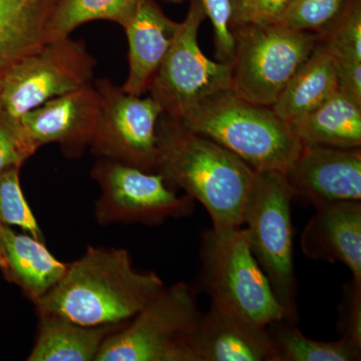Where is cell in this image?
<instances>
[{
  "instance_id": "cell-1",
  "label": "cell",
  "mask_w": 361,
  "mask_h": 361,
  "mask_svg": "<svg viewBox=\"0 0 361 361\" xmlns=\"http://www.w3.org/2000/svg\"><path fill=\"white\" fill-rule=\"evenodd\" d=\"M156 173L172 189L198 201L212 228L241 227L247 198L256 172L220 144L188 129L177 118L161 114L157 126Z\"/></svg>"
},
{
  "instance_id": "cell-2",
  "label": "cell",
  "mask_w": 361,
  "mask_h": 361,
  "mask_svg": "<svg viewBox=\"0 0 361 361\" xmlns=\"http://www.w3.org/2000/svg\"><path fill=\"white\" fill-rule=\"evenodd\" d=\"M165 286L157 273L135 269L125 249L89 247L35 307L85 326L125 324Z\"/></svg>"
},
{
  "instance_id": "cell-3",
  "label": "cell",
  "mask_w": 361,
  "mask_h": 361,
  "mask_svg": "<svg viewBox=\"0 0 361 361\" xmlns=\"http://www.w3.org/2000/svg\"><path fill=\"white\" fill-rule=\"evenodd\" d=\"M213 140L255 172L286 173L302 144L270 106L242 99L232 89L207 97L180 121Z\"/></svg>"
},
{
  "instance_id": "cell-4",
  "label": "cell",
  "mask_w": 361,
  "mask_h": 361,
  "mask_svg": "<svg viewBox=\"0 0 361 361\" xmlns=\"http://www.w3.org/2000/svg\"><path fill=\"white\" fill-rule=\"evenodd\" d=\"M199 258L197 284L211 302L261 327L287 320L284 308L252 254L245 228L203 230Z\"/></svg>"
},
{
  "instance_id": "cell-5",
  "label": "cell",
  "mask_w": 361,
  "mask_h": 361,
  "mask_svg": "<svg viewBox=\"0 0 361 361\" xmlns=\"http://www.w3.org/2000/svg\"><path fill=\"white\" fill-rule=\"evenodd\" d=\"M202 313L194 287L185 282L165 286L106 337L96 361H198L193 336Z\"/></svg>"
},
{
  "instance_id": "cell-6",
  "label": "cell",
  "mask_w": 361,
  "mask_h": 361,
  "mask_svg": "<svg viewBox=\"0 0 361 361\" xmlns=\"http://www.w3.org/2000/svg\"><path fill=\"white\" fill-rule=\"evenodd\" d=\"M285 173L256 172L242 222L249 246L271 288L286 312L287 320H298L294 270L291 204L295 198Z\"/></svg>"
},
{
  "instance_id": "cell-7",
  "label": "cell",
  "mask_w": 361,
  "mask_h": 361,
  "mask_svg": "<svg viewBox=\"0 0 361 361\" xmlns=\"http://www.w3.org/2000/svg\"><path fill=\"white\" fill-rule=\"evenodd\" d=\"M231 32L233 92L270 108L319 42L315 33L279 25L241 26Z\"/></svg>"
},
{
  "instance_id": "cell-8",
  "label": "cell",
  "mask_w": 361,
  "mask_h": 361,
  "mask_svg": "<svg viewBox=\"0 0 361 361\" xmlns=\"http://www.w3.org/2000/svg\"><path fill=\"white\" fill-rule=\"evenodd\" d=\"M189 2L186 18L147 90L164 114L179 121L207 97L232 89L231 63L207 58L199 47V28L207 16L198 0Z\"/></svg>"
},
{
  "instance_id": "cell-9",
  "label": "cell",
  "mask_w": 361,
  "mask_h": 361,
  "mask_svg": "<svg viewBox=\"0 0 361 361\" xmlns=\"http://www.w3.org/2000/svg\"><path fill=\"white\" fill-rule=\"evenodd\" d=\"M94 66L82 42L68 37L45 42L1 78L0 111L18 121L49 99L92 85Z\"/></svg>"
},
{
  "instance_id": "cell-10",
  "label": "cell",
  "mask_w": 361,
  "mask_h": 361,
  "mask_svg": "<svg viewBox=\"0 0 361 361\" xmlns=\"http://www.w3.org/2000/svg\"><path fill=\"white\" fill-rule=\"evenodd\" d=\"M94 85L99 110L89 146L92 154L156 173L157 126L164 113L160 104L149 96L126 92L110 78L94 80Z\"/></svg>"
},
{
  "instance_id": "cell-11",
  "label": "cell",
  "mask_w": 361,
  "mask_h": 361,
  "mask_svg": "<svg viewBox=\"0 0 361 361\" xmlns=\"http://www.w3.org/2000/svg\"><path fill=\"white\" fill-rule=\"evenodd\" d=\"M92 177L101 188L96 204L99 224L159 225L169 218L187 217L193 213V199L187 195L179 196L159 173L99 158Z\"/></svg>"
},
{
  "instance_id": "cell-12",
  "label": "cell",
  "mask_w": 361,
  "mask_h": 361,
  "mask_svg": "<svg viewBox=\"0 0 361 361\" xmlns=\"http://www.w3.org/2000/svg\"><path fill=\"white\" fill-rule=\"evenodd\" d=\"M99 110V94L92 82L49 99L20 116L18 122L35 149L56 142L66 156L78 157L90 146Z\"/></svg>"
},
{
  "instance_id": "cell-13",
  "label": "cell",
  "mask_w": 361,
  "mask_h": 361,
  "mask_svg": "<svg viewBox=\"0 0 361 361\" xmlns=\"http://www.w3.org/2000/svg\"><path fill=\"white\" fill-rule=\"evenodd\" d=\"M285 175L296 196L314 207L361 201V148L302 145Z\"/></svg>"
},
{
  "instance_id": "cell-14",
  "label": "cell",
  "mask_w": 361,
  "mask_h": 361,
  "mask_svg": "<svg viewBox=\"0 0 361 361\" xmlns=\"http://www.w3.org/2000/svg\"><path fill=\"white\" fill-rule=\"evenodd\" d=\"M306 257L341 262L361 286V202L345 201L315 206L314 215L300 239Z\"/></svg>"
},
{
  "instance_id": "cell-15",
  "label": "cell",
  "mask_w": 361,
  "mask_h": 361,
  "mask_svg": "<svg viewBox=\"0 0 361 361\" xmlns=\"http://www.w3.org/2000/svg\"><path fill=\"white\" fill-rule=\"evenodd\" d=\"M198 361H274L266 327L211 302L193 336Z\"/></svg>"
},
{
  "instance_id": "cell-16",
  "label": "cell",
  "mask_w": 361,
  "mask_h": 361,
  "mask_svg": "<svg viewBox=\"0 0 361 361\" xmlns=\"http://www.w3.org/2000/svg\"><path fill=\"white\" fill-rule=\"evenodd\" d=\"M180 25L163 13L156 0H135L134 13L123 27L129 44V73L122 87L126 92L142 96L148 90Z\"/></svg>"
},
{
  "instance_id": "cell-17",
  "label": "cell",
  "mask_w": 361,
  "mask_h": 361,
  "mask_svg": "<svg viewBox=\"0 0 361 361\" xmlns=\"http://www.w3.org/2000/svg\"><path fill=\"white\" fill-rule=\"evenodd\" d=\"M68 264L47 250L44 242L30 235L0 228V269L9 281L23 289L33 303L39 302L65 275Z\"/></svg>"
},
{
  "instance_id": "cell-18",
  "label": "cell",
  "mask_w": 361,
  "mask_h": 361,
  "mask_svg": "<svg viewBox=\"0 0 361 361\" xmlns=\"http://www.w3.org/2000/svg\"><path fill=\"white\" fill-rule=\"evenodd\" d=\"M336 92V58L319 39L314 51L294 73L271 109L291 126Z\"/></svg>"
},
{
  "instance_id": "cell-19",
  "label": "cell",
  "mask_w": 361,
  "mask_h": 361,
  "mask_svg": "<svg viewBox=\"0 0 361 361\" xmlns=\"http://www.w3.org/2000/svg\"><path fill=\"white\" fill-rule=\"evenodd\" d=\"M56 0H0V80L47 42Z\"/></svg>"
},
{
  "instance_id": "cell-20",
  "label": "cell",
  "mask_w": 361,
  "mask_h": 361,
  "mask_svg": "<svg viewBox=\"0 0 361 361\" xmlns=\"http://www.w3.org/2000/svg\"><path fill=\"white\" fill-rule=\"evenodd\" d=\"M128 323L85 326L59 316L39 314V334L27 360H96L106 337Z\"/></svg>"
},
{
  "instance_id": "cell-21",
  "label": "cell",
  "mask_w": 361,
  "mask_h": 361,
  "mask_svg": "<svg viewBox=\"0 0 361 361\" xmlns=\"http://www.w3.org/2000/svg\"><path fill=\"white\" fill-rule=\"evenodd\" d=\"M291 128L302 145L361 148V104L336 92Z\"/></svg>"
},
{
  "instance_id": "cell-22",
  "label": "cell",
  "mask_w": 361,
  "mask_h": 361,
  "mask_svg": "<svg viewBox=\"0 0 361 361\" xmlns=\"http://www.w3.org/2000/svg\"><path fill=\"white\" fill-rule=\"evenodd\" d=\"M274 350V361H357L361 346L348 339L319 341L308 338L286 319L266 326Z\"/></svg>"
},
{
  "instance_id": "cell-23",
  "label": "cell",
  "mask_w": 361,
  "mask_h": 361,
  "mask_svg": "<svg viewBox=\"0 0 361 361\" xmlns=\"http://www.w3.org/2000/svg\"><path fill=\"white\" fill-rule=\"evenodd\" d=\"M135 0H56L47 25V42L66 39L84 23L110 20L123 27Z\"/></svg>"
},
{
  "instance_id": "cell-24",
  "label": "cell",
  "mask_w": 361,
  "mask_h": 361,
  "mask_svg": "<svg viewBox=\"0 0 361 361\" xmlns=\"http://www.w3.org/2000/svg\"><path fill=\"white\" fill-rule=\"evenodd\" d=\"M350 0H293L276 25L296 32L325 35Z\"/></svg>"
},
{
  "instance_id": "cell-25",
  "label": "cell",
  "mask_w": 361,
  "mask_h": 361,
  "mask_svg": "<svg viewBox=\"0 0 361 361\" xmlns=\"http://www.w3.org/2000/svg\"><path fill=\"white\" fill-rule=\"evenodd\" d=\"M0 223L18 226L26 234L44 242V233L23 196L20 169H13L0 175Z\"/></svg>"
},
{
  "instance_id": "cell-26",
  "label": "cell",
  "mask_w": 361,
  "mask_h": 361,
  "mask_svg": "<svg viewBox=\"0 0 361 361\" xmlns=\"http://www.w3.org/2000/svg\"><path fill=\"white\" fill-rule=\"evenodd\" d=\"M319 39L334 58L361 61V0H350L341 18Z\"/></svg>"
},
{
  "instance_id": "cell-27",
  "label": "cell",
  "mask_w": 361,
  "mask_h": 361,
  "mask_svg": "<svg viewBox=\"0 0 361 361\" xmlns=\"http://www.w3.org/2000/svg\"><path fill=\"white\" fill-rule=\"evenodd\" d=\"M230 30L241 26L276 25L293 0H229Z\"/></svg>"
},
{
  "instance_id": "cell-28",
  "label": "cell",
  "mask_w": 361,
  "mask_h": 361,
  "mask_svg": "<svg viewBox=\"0 0 361 361\" xmlns=\"http://www.w3.org/2000/svg\"><path fill=\"white\" fill-rule=\"evenodd\" d=\"M171 4H183L191 0H165ZM214 28L216 59L221 63H232L235 42L231 30V6L229 0H198Z\"/></svg>"
},
{
  "instance_id": "cell-29",
  "label": "cell",
  "mask_w": 361,
  "mask_h": 361,
  "mask_svg": "<svg viewBox=\"0 0 361 361\" xmlns=\"http://www.w3.org/2000/svg\"><path fill=\"white\" fill-rule=\"evenodd\" d=\"M37 151L21 132L18 121L0 111V175L20 169Z\"/></svg>"
},
{
  "instance_id": "cell-30",
  "label": "cell",
  "mask_w": 361,
  "mask_h": 361,
  "mask_svg": "<svg viewBox=\"0 0 361 361\" xmlns=\"http://www.w3.org/2000/svg\"><path fill=\"white\" fill-rule=\"evenodd\" d=\"M341 301V322L338 323L342 338L361 346V286L353 283L345 287Z\"/></svg>"
},
{
  "instance_id": "cell-31",
  "label": "cell",
  "mask_w": 361,
  "mask_h": 361,
  "mask_svg": "<svg viewBox=\"0 0 361 361\" xmlns=\"http://www.w3.org/2000/svg\"><path fill=\"white\" fill-rule=\"evenodd\" d=\"M337 89L361 104V61L336 59Z\"/></svg>"
},
{
  "instance_id": "cell-32",
  "label": "cell",
  "mask_w": 361,
  "mask_h": 361,
  "mask_svg": "<svg viewBox=\"0 0 361 361\" xmlns=\"http://www.w3.org/2000/svg\"><path fill=\"white\" fill-rule=\"evenodd\" d=\"M0 92H1V80H0Z\"/></svg>"
},
{
  "instance_id": "cell-33",
  "label": "cell",
  "mask_w": 361,
  "mask_h": 361,
  "mask_svg": "<svg viewBox=\"0 0 361 361\" xmlns=\"http://www.w3.org/2000/svg\"><path fill=\"white\" fill-rule=\"evenodd\" d=\"M1 226H2V223H0V228H1Z\"/></svg>"
}]
</instances>
